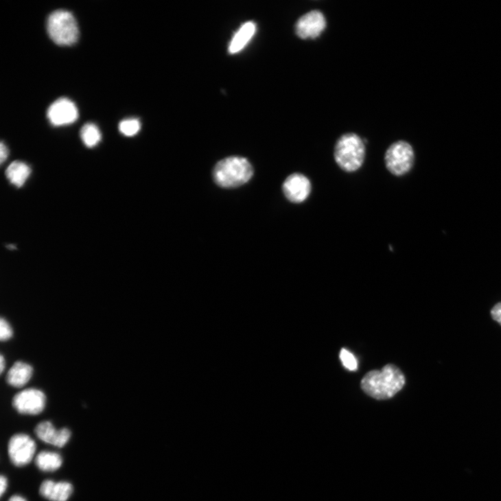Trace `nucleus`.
<instances>
[{
	"mask_svg": "<svg viewBox=\"0 0 501 501\" xmlns=\"http://www.w3.org/2000/svg\"><path fill=\"white\" fill-rule=\"evenodd\" d=\"M47 30L49 37L59 45H72L77 41L79 35L75 17L64 10L54 11L49 15Z\"/></svg>",
	"mask_w": 501,
	"mask_h": 501,
	"instance_id": "nucleus-4",
	"label": "nucleus"
},
{
	"mask_svg": "<svg viewBox=\"0 0 501 501\" xmlns=\"http://www.w3.org/2000/svg\"><path fill=\"white\" fill-rule=\"evenodd\" d=\"M327 27V20L320 10H312L301 16L296 22L294 31L301 39H316Z\"/></svg>",
	"mask_w": 501,
	"mask_h": 501,
	"instance_id": "nucleus-8",
	"label": "nucleus"
},
{
	"mask_svg": "<svg viewBox=\"0 0 501 501\" xmlns=\"http://www.w3.org/2000/svg\"><path fill=\"white\" fill-rule=\"evenodd\" d=\"M9 154V150L7 145L2 142L0 145V161L3 164L8 159Z\"/></svg>",
	"mask_w": 501,
	"mask_h": 501,
	"instance_id": "nucleus-22",
	"label": "nucleus"
},
{
	"mask_svg": "<svg viewBox=\"0 0 501 501\" xmlns=\"http://www.w3.org/2000/svg\"><path fill=\"white\" fill-rule=\"evenodd\" d=\"M8 501H27V500L21 496L14 495L12 497H11Z\"/></svg>",
	"mask_w": 501,
	"mask_h": 501,
	"instance_id": "nucleus-24",
	"label": "nucleus"
},
{
	"mask_svg": "<svg viewBox=\"0 0 501 501\" xmlns=\"http://www.w3.org/2000/svg\"><path fill=\"white\" fill-rule=\"evenodd\" d=\"M34 432L42 441L59 447H64L71 436V432L68 428L58 430L50 421L39 423L36 426Z\"/></svg>",
	"mask_w": 501,
	"mask_h": 501,
	"instance_id": "nucleus-11",
	"label": "nucleus"
},
{
	"mask_svg": "<svg viewBox=\"0 0 501 501\" xmlns=\"http://www.w3.org/2000/svg\"><path fill=\"white\" fill-rule=\"evenodd\" d=\"M406 377L393 364H388L382 371H372L362 379V390L376 399H388L402 390Z\"/></svg>",
	"mask_w": 501,
	"mask_h": 501,
	"instance_id": "nucleus-1",
	"label": "nucleus"
},
{
	"mask_svg": "<svg viewBox=\"0 0 501 501\" xmlns=\"http://www.w3.org/2000/svg\"><path fill=\"white\" fill-rule=\"evenodd\" d=\"M282 189L289 202L293 204H302L311 195L312 185L305 175L294 173L287 177L283 182Z\"/></svg>",
	"mask_w": 501,
	"mask_h": 501,
	"instance_id": "nucleus-9",
	"label": "nucleus"
},
{
	"mask_svg": "<svg viewBox=\"0 0 501 501\" xmlns=\"http://www.w3.org/2000/svg\"><path fill=\"white\" fill-rule=\"evenodd\" d=\"M80 136L84 143L89 148L96 145L102 139V133L92 123H87L82 128Z\"/></svg>",
	"mask_w": 501,
	"mask_h": 501,
	"instance_id": "nucleus-17",
	"label": "nucleus"
},
{
	"mask_svg": "<svg viewBox=\"0 0 501 501\" xmlns=\"http://www.w3.org/2000/svg\"><path fill=\"white\" fill-rule=\"evenodd\" d=\"M33 368L23 362H16L8 371V383L15 388H21L27 384L33 375Z\"/></svg>",
	"mask_w": 501,
	"mask_h": 501,
	"instance_id": "nucleus-13",
	"label": "nucleus"
},
{
	"mask_svg": "<svg viewBox=\"0 0 501 501\" xmlns=\"http://www.w3.org/2000/svg\"><path fill=\"white\" fill-rule=\"evenodd\" d=\"M334 155L336 163L340 170L347 173L356 172L365 161L364 141L356 133H345L337 140Z\"/></svg>",
	"mask_w": 501,
	"mask_h": 501,
	"instance_id": "nucleus-2",
	"label": "nucleus"
},
{
	"mask_svg": "<svg viewBox=\"0 0 501 501\" xmlns=\"http://www.w3.org/2000/svg\"><path fill=\"white\" fill-rule=\"evenodd\" d=\"M5 366V360L4 356L2 355L1 357H0V370H1V373H3Z\"/></svg>",
	"mask_w": 501,
	"mask_h": 501,
	"instance_id": "nucleus-25",
	"label": "nucleus"
},
{
	"mask_svg": "<svg viewBox=\"0 0 501 501\" xmlns=\"http://www.w3.org/2000/svg\"><path fill=\"white\" fill-rule=\"evenodd\" d=\"M340 359L344 367L349 371H356L358 368V360L353 353L349 352L346 349H342L340 353Z\"/></svg>",
	"mask_w": 501,
	"mask_h": 501,
	"instance_id": "nucleus-19",
	"label": "nucleus"
},
{
	"mask_svg": "<svg viewBox=\"0 0 501 501\" xmlns=\"http://www.w3.org/2000/svg\"><path fill=\"white\" fill-rule=\"evenodd\" d=\"M30 167L25 163L15 161L6 171V176L10 182L16 187H22L31 175Z\"/></svg>",
	"mask_w": 501,
	"mask_h": 501,
	"instance_id": "nucleus-15",
	"label": "nucleus"
},
{
	"mask_svg": "<svg viewBox=\"0 0 501 501\" xmlns=\"http://www.w3.org/2000/svg\"><path fill=\"white\" fill-rule=\"evenodd\" d=\"M13 329L7 320L2 318L0 320V339L7 341L13 337Z\"/></svg>",
	"mask_w": 501,
	"mask_h": 501,
	"instance_id": "nucleus-20",
	"label": "nucleus"
},
{
	"mask_svg": "<svg viewBox=\"0 0 501 501\" xmlns=\"http://www.w3.org/2000/svg\"><path fill=\"white\" fill-rule=\"evenodd\" d=\"M491 315L492 318L501 325V303L493 307Z\"/></svg>",
	"mask_w": 501,
	"mask_h": 501,
	"instance_id": "nucleus-21",
	"label": "nucleus"
},
{
	"mask_svg": "<svg viewBox=\"0 0 501 501\" xmlns=\"http://www.w3.org/2000/svg\"><path fill=\"white\" fill-rule=\"evenodd\" d=\"M12 404L14 409L21 415H38L45 408L46 397L39 389L28 388L16 394Z\"/></svg>",
	"mask_w": 501,
	"mask_h": 501,
	"instance_id": "nucleus-7",
	"label": "nucleus"
},
{
	"mask_svg": "<svg viewBox=\"0 0 501 501\" xmlns=\"http://www.w3.org/2000/svg\"><path fill=\"white\" fill-rule=\"evenodd\" d=\"M47 118L54 126L71 124L78 117L76 106L67 97H60L50 105L47 112Z\"/></svg>",
	"mask_w": 501,
	"mask_h": 501,
	"instance_id": "nucleus-10",
	"label": "nucleus"
},
{
	"mask_svg": "<svg viewBox=\"0 0 501 501\" xmlns=\"http://www.w3.org/2000/svg\"><path fill=\"white\" fill-rule=\"evenodd\" d=\"M0 484H1L0 485V494L3 496L8 488V478L5 476H2L1 478H0Z\"/></svg>",
	"mask_w": 501,
	"mask_h": 501,
	"instance_id": "nucleus-23",
	"label": "nucleus"
},
{
	"mask_svg": "<svg viewBox=\"0 0 501 501\" xmlns=\"http://www.w3.org/2000/svg\"><path fill=\"white\" fill-rule=\"evenodd\" d=\"M257 31V25L253 22H247L240 27L230 42L229 52L236 54L253 38Z\"/></svg>",
	"mask_w": 501,
	"mask_h": 501,
	"instance_id": "nucleus-14",
	"label": "nucleus"
},
{
	"mask_svg": "<svg viewBox=\"0 0 501 501\" xmlns=\"http://www.w3.org/2000/svg\"><path fill=\"white\" fill-rule=\"evenodd\" d=\"M121 132L126 136H133L140 130V121L137 119H127L121 121L119 126Z\"/></svg>",
	"mask_w": 501,
	"mask_h": 501,
	"instance_id": "nucleus-18",
	"label": "nucleus"
},
{
	"mask_svg": "<svg viewBox=\"0 0 501 501\" xmlns=\"http://www.w3.org/2000/svg\"><path fill=\"white\" fill-rule=\"evenodd\" d=\"M254 174V170L244 158L233 156L220 161L213 170L215 183L222 187H237L247 183Z\"/></svg>",
	"mask_w": 501,
	"mask_h": 501,
	"instance_id": "nucleus-3",
	"label": "nucleus"
},
{
	"mask_svg": "<svg viewBox=\"0 0 501 501\" xmlns=\"http://www.w3.org/2000/svg\"><path fill=\"white\" fill-rule=\"evenodd\" d=\"M415 156L410 143L404 140L395 141L389 145L385 153L386 167L393 176H403L412 169Z\"/></svg>",
	"mask_w": 501,
	"mask_h": 501,
	"instance_id": "nucleus-5",
	"label": "nucleus"
},
{
	"mask_svg": "<svg viewBox=\"0 0 501 501\" xmlns=\"http://www.w3.org/2000/svg\"><path fill=\"white\" fill-rule=\"evenodd\" d=\"M35 463L43 472H54L62 467L63 461L58 454L43 451L36 456Z\"/></svg>",
	"mask_w": 501,
	"mask_h": 501,
	"instance_id": "nucleus-16",
	"label": "nucleus"
},
{
	"mask_svg": "<svg viewBox=\"0 0 501 501\" xmlns=\"http://www.w3.org/2000/svg\"><path fill=\"white\" fill-rule=\"evenodd\" d=\"M73 491V487L71 483L52 480L43 482L39 489L40 494L50 501H67Z\"/></svg>",
	"mask_w": 501,
	"mask_h": 501,
	"instance_id": "nucleus-12",
	"label": "nucleus"
},
{
	"mask_svg": "<svg viewBox=\"0 0 501 501\" xmlns=\"http://www.w3.org/2000/svg\"><path fill=\"white\" fill-rule=\"evenodd\" d=\"M36 449V443L29 435L16 434L10 439L8 444L10 461L16 467H25L32 461Z\"/></svg>",
	"mask_w": 501,
	"mask_h": 501,
	"instance_id": "nucleus-6",
	"label": "nucleus"
}]
</instances>
